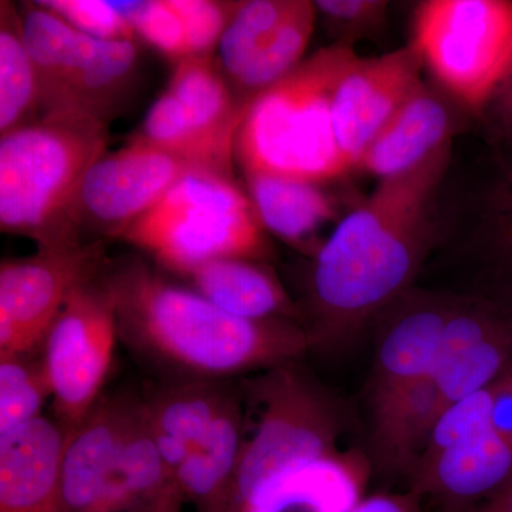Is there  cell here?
I'll return each instance as SVG.
<instances>
[{
  "mask_svg": "<svg viewBox=\"0 0 512 512\" xmlns=\"http://www.w3.org/2000/svg\"><path fill=\"white\" fill-rule=\"evenodd\" d=\"M451 144L407 173L379 181L313 256L303 328L311 349L348 345L409 291L431 245V207Z\"/></svg>",
  "mask_w": 512,
  "mask_h": 512,
  "instance_id": "cell-1",
  "label": "cell"
},
{
  "mask_svg": "<svg viewBox=\"0 0 512 512\" xmlns=\"http://www.w3.org/2000/svg\"><path fill=\"white\" fill-rule=\"evenodd\" d=\"M96 279L113 302L119 338L168 376L232 380L311 349L301 322L229 315L143 258L107 259Z\"/></svg>",
  "mask_w": 512,
  "mask_h": 512,
  "instance_id": "cell-2",
  "label": "cell"
},
{
  "mask_svg": "<svg viewBox=\"0 0 512 512\" xmlns=\"http://www.w3.org/2000/svg\"><path fill=\"white\" fill-rule=\"evenodd\" d=\"M353 45L335 42L255 97L235 138L242 173L323 185L352 168L336 143L332 104Z\"/></svg>",
  "mask_w": 512,
  "mask_h": 512,
  "instance_id": "cell-3",
  "label": "cell"
},
{
  "mask_svg": "<svg viewBox=\"0 0 512 512\" xmlns=\"http://www.w3.org/2000/svg\"><path fill=\"white\" fill-rule=\"evenodd\" d=\"M109 143V124L66 110L0 137V229L39 249L77 247L67 211L87 171Z\"/></svg>",
  "mask_w": 512,
  "mask_h": 512,
  "instance_id": "cell-4",
  "label": "cell"
},
{
  "mask_svg": "<svg viewBox=\"0 0 512 512\" xmlns=\"http://www.w3.org/2000/svg\"><path fill=\"white\" fill-rule=\"evenodd\" d=\"M164 271L188 276L220 259L268 262L272 249L234 175L191 171L121 235Z\"/></svg>",
  "mask_w": 512,
  "mask_h": 512,
  "instance_id": "cell-5",
  "label": "cell"
},
{
  "mask_svg": "<svg viewBox=\"0 0 512 512\" xmlns=\"http://www.w3.org/2000/svg\"><path fill=\"white\" fill-rule=\"evenodd\" d=\"M410 45L448 99L460 109L483 113L510 73L512 2H421L414 10Z\"/></svg>",
  "mask_w": 512,
  "mask_h": 512,
  "instance_id": "cell-6",
  "label": "cell"
},
{
  "mask_svg": "<svg viewBox=\"0 0 512 512\" xmlns=\"http://www.w3.org/2000/svg\"><path fill=\"white\" fill-rule=\"evenodd\" d=\"M242 383L244 400L254 406L258 417L252 436L245 437L234 512L256 485L272 474L338 451L343 431L338 404L295 362L271 367L264 375Z\"/></svg>",
  "mask_w": 512,
  "mask_h": 512,
  "instance_id": "cell-7",
  "label": "cell"
},
{
  "mask_svg": "<svg viewBox=\"0 0 512 512\" xmlns=\"http://www.w3.org/2000/svg\"><path fill=\"white\" fill-rule=\"evenodd\" d=\"M117 336L113 302L94 278L74 289L43 340L55 419L69 433L101 399Z\"/></svg>",
  "mask_w": 512,
  "mask_h": 512,
  "instance_id": "cell-8",
  "label": "cell"
},
{
  "mask_svg": "<svg viewBox=\"0 0 512 512\" xmlns=\"http://www.w3.org/2000/svg\"><path fill=\"white\" fill-rule=\"evenodd\" d=\"M198 170L165 151L128 140L87 171L67 211L77 244L117 238L150 211L180 178Z\"/></svg>",
  "mask_w": 512,
  "mask_h": 512,
  "instance_id": "cell-9",
  "label": "cell"
},
{
  "mask_svg": "<svg viewBox=\"0 0 512 512\" xmlns=\"http://www.w3.org/2000/svg\"><path fill=\"white\" fill-rule=\"evenodd\" d=\"M106 242L39 249L0 265V359L42 348L53 320L77 286L92 281L107 261Z\"/></svg>",
  "mask_w": 512,
  "mask_h": 512,
  "instance_id": "cell-10",
  "label": "cell"
},
{
  "mask_svg": "<svg viewBox=\"0 0 512 512\" xmlns=\"http://www.w3.org/2000/svg\"><path fill=\"white\" fill-rule=\"evenodd\" d=\"M316 12L309 0L239 2L218 45L217 64L242 107L248 110L302 63Z\"/></svg>",
  "mask_w": 512,
  "mask_h": 512,
  "instance_id": "cell-11",
  "label": "cell"
},
{
  "mask_svg": "<svg viewBox=\"0 0 512 512\" xmlns=\"http://www.w3.org/2000/svg\"><path fill=\"white\" fill-rule=\"evenodd\" d=\"M421 70L420 56L407 45L379 57H356L343 73L333 96V130L352 170L377 134L424 86Z\"/></svg>",
  "mask_w": 512,
  "mask_h": 512,
  "instance_id": "cell-12",
  "label": "cell"
},
{
  "mask_svg": "<svg viewBox=\"0 0 512 512\" xmlns=\"http://www.w3.org/2000/svg\"><path fill=\"white\" fill-rule=\"evenodd\" d=\"M511 365V316L488 302H454L431 376L439 390L440 413L490 387Z\"/></svg>",
  "mask_w": 512,
  "mask_h": 512,
  "instance_id": "cell-13",
  "label": "cell"
},
{
  "mask_svg": "<svg viewBox=\"0 0 512 512\" xmlns=\"http://www.w3.org/2000/svg\"><path fill=\"white\" fill-rule=\"evenodd\" d=\"M454 302L456 299L407 291L384 309L389 318L380 328L377 342L372 409L433 376Z\"/></svg>",
  "mask_w": 512,
  "mask_h": 512,
  "instance_id": "cell-14",
  "label": "cell"
},
{
  "mask_svg": "<svg viewBox=\"0 0 512 512\" xmlns=\"http://www.w3.org/2000/svg\"><path fill=\"white\" fill-rule=\"evenodd\" d=\"M370 474L362 451H333L272 474L237 512H349L366 497Z\"/></svg>",
  "mask_w": 512,
  "mask_h": 512,
  "instance_id": "cell-15",
  "label": "cell"
},
{
  "mask_svg": "<svg viewBox=\"0 0 512 512\" xmlns=\"http://www.w3.org/2000/svg\"><path fill=\"white\" fill-rule=\"evenodd\" d=\"M69 434L43 416L0 434V512H60Z\"/></svg>",
  "mask_w": 512,
  "mask_h": 512,
  "instance_id": "cell-16",
  "label": "cell"
},
{
  "mask_svg": "<svg viewBox=\"0 0 512 512\" xmlns=\"http://www.w3.org/2000/svg\"><path fill=\"white\" fill-rule=\"evenodd\" d=\"M124 394L101 397L70 431L64 453L60 512H114Z\"/></svg>",
  "mask_w": 512,
  "mask_h": 512,
  "instance_id": "cell-17",
  "label": "cell"
},
{
  "mask_svg": "<svg viewBox=\"0 0 512 512\" xmlns=\"http://www.w3.org/2000/svg\"><path fill=\"white\" fill-rule=\"evenodd\" d=\"M511 480L512 444L494 427L441 451L410 474L413 493L429 495L444 512L471 510Z\"/></svg>",
  "mask_w": 512,
  "mask_h": 512,
  "instance_id": "cell-18",
  "label": "cell"
},
{
  "mask_svg": "<svg viewBox=\"0 0 512 512\" xmlns=\"http://www.w3.org/2000/svg\"><path fill=\"white\" fill-rule=\"evenodd\" d=\"M234 389L232 380L168 376L143 396L154 440L173 478Z\"/></svg>",
  "mask_w": 512,
  "mask_h": 512,
  "instance_id": "cell-19",
  "label": "cell"
},
{
  "mask_svg": "<svg viewBox=\"0 0 512 512\" xmlns=\"http://www.w3.org/2000/svg\"><path fill=\"white\" fill-rule=\"evenodd\" d=\"M244 393L235 386L201 443L175 470L184 501L198 512H234V491L245 444Z\"/></svg>",
  "mask_w": 512,
  "mask_h": 512,
  "instance_id": "cell-20",
  "label": "cell"
},
{
  "mask_svg": "<svg viewBox=\"0 0 512 512\" xmlns=\"http://www.w3.org/2000/svg\"><path fill=\"white\" fill-rule=\"evenodd\" d=\"M450 103L439 87L424 83L377 134L357 168L384 180L423 164L451 144L454 116Z\"/></svg>",
  "mask_w": 512,
  "mask_h": 512,
  "instance_id": "cell-21",
  "label": "cell"
},
{
  "mask_svg": "<svg viewBox=\"0 0 512 512\" xmlns=\"http://www.w3.org/2000/svg\"><path fill=\"white\" fill-rule=\"evenodd\" d=\"M185 278H190L194 291L229 315L302 323L301 311L268 262L220 259L200 266Z\"/></svg>",
  "mask_w": 512,
  "mask_h": 512,
  "instance_id": "cell-22",
  "label": "cell"
},
{
  "mask_svg": "<svg viewBox=\"0 0 512 512\" xmlns=\"http://www.w3.org/2000/svg\"><path fill=\"white\" fill-rule=\"evenodd\" d=\"M244 177L266 231L301 252H312L315 235L338 215V200L322 185L262 174Z\"/></svg>",
  "mask_w": 512,
  "mask_h": 512,
  "instance_id": "cell-23",
  "label": "cell"
},
{
  "mask_svg": "<svg viewBox=\"0 0 512 512\" xmlns=\"http://www.w3.org/2000/svg\"><path fill=\"white\" fill-rule=\"evenodd\" d=\"M140 70L136 40L89 37L70 82L64 109L89 114L109 124L130 99Z\"/></svg>",
  "mask_w": 512,
  "mask_h": 512,
  "instance_id": "cell-24",
  "label": "cell"
},
{
  "mask_svg": "<svg viewBox=\"0 0 512 512\" xmlns=\"http://www.w3.org/2000/svg\"><path fill=\"white\" fill-rule=\"evenodd\" d=\"M167 92L173 94L192 126L228 156L247 109L238 103L231 86L208 57H187L175 63Z\"/></svg>",
  "mask_w": 512,
  "mask_h": 512,
  "instance_id": "cell-25",
  "label": "cell"
},
{
  "mask_svg": "<svg viewBox=\"0 0 512 512\" xmlns=\"http://www.w3.org/2000/svg\"><path fill=\"white\" fill-rule=\"evenodd\" d=\"M439 416V390L431 377L373 407V443L382 467L410 477Z\"/></svg>",
  "mask_w": 512,
  "mask_h": 512,
  "instance_id": "cell-26",
  "label": "cell"
},
{
  "mask_svg": "<svg viewBox=\"0 0 512 512\" xmlns=\"http://www.w3.org/2000/svg\"><path fill=\"white\" fill-rule=\"evenodd\" d=\"M19 13L23 39L39 83L42 114L63 111L74 70L82 60L89 36L39 2L22 3Z\"/></svg>",
  "mask_w": 512,
  "mask_h": 512,
  "instance_id": "cell-27",
  "label": "cell"
},
{
  "mask_svg": "<svg viewBox=\"0 0 512 512\" xmlns=\"http://www.w3.org/2000/svg\"><path fill=\"white\" fill-rule=\"evenodd\" d=\"M42 116L39 83L18 6L0 2V136Z\"/></svg>",
  "mask_w": 512,
  "mask_h": 512,
  "instance_id": "cell-28",
  "label": "cell"
},
{
  "mask_svg": "<svg viewBox=\"0 0 512 512\" xmlns=\"http://www.w3.org/2000/svg\"><path fill=\"white\" fill-rule=\"evenodd\" d=\"M32 355L0 359V434L42 416L46 400L52 397L45 363Z\"/></svg>",
  "mask_w": 512,
  "mask_h": 512,
  "instance_id": "cell-29",
  "label": "cell"
},
{
  "mask_svg": "<svg viewBox=\"0 0 512 512\" xmlns=\"http://www.w3.org/2000/svg\"><path fill=\"white\" fill-rule=\"evenodd\" d=\"M491 427V387H487L450 404L440 413L416 467Z\"/></svg>",
  "mask_w": 512,
  "mask_h": 512,
  "instance_id": "cell-30",
  "label": "cell"
},
{
  "mask_svg": "<svg viewBox=\"0 0 512 512\" xmlns=\"http://www.w3.org/2000/svg\"><path fill=\"white\" fill-rule=\"evenodd\" d=\"M131 26L137 39L144 40L157 52L175 60V63L191 57L183 19L171 0L143 2L137 15L131 20Z\"/></svg>",
  "mask_w": 512,
  "mask_h": 512,
  "instance_id": "cell-31",
  "label": "cell"
},
{
  "mask_svg": "<svg viewBox=\"0 0 512 512\" xmlns=\"http://www.w3.org/2000/svg\"><path fill=\"white\" fill-rule=\"evenodd\" d=\"M39 3L94 39H137L133 26L107 0H42Z\"/></svg>",
  "mask_w": 512,
  "mask_h": 512,
  "instance_id": "cell-32",
  "label": "cell"
},
{
  "mask_svg": "<svg viewBox=\"0 0 512 512\" xmlns=\"http://www.w3.org/2000/svg\"><path fill=\"white\" fill-rule=\"evenodd\" d=\"M187 32L191 57L212 56L239 2L171 0Z\"/></svg>",
  "mask_w": 512,
  "mask_h": 512,
  "instance_id": "cell-33",
  "label": "cell"
},
{
  "mask_svg": "<svg viewBox=\"0 0 512 512\" xmlns=\"http://www.w3.org/2000/svg\"><path fill=\"white\" fill-rule=\"evenodd\" d=\"M315 6L338 35L336 42L353 45L357 39L383 29L389 3L382 0H319Z\"/></svg>",
  "mask_w": 512,
  "mask_h": 512,
  "instance_id": "cell-34",
  "label": "cell"
},
{
  "mask_svg": "<svg viewBox=\"0 0 512 512\" xmlns=\"http://www.w3.org/2000/svg\"><path fill=\"white\" fill-rule=\"evenodd\" d=\"M490 387L491 424L512 444V365Z\"/></svg>",
  "mask_w": 512,
  "mask_h": 512,
  "instance_id": "cell-35",
  "label": "cell"
},
{
  "mask_svg": "<svg viewBox=\"0 0 512 512\" xmlns=\"http://www.w3.org/2000/svg\"><path fill=\"white\" fill-rule=\"evenodd\" d=\"M349 512H421V498L412 490L404 494H373Z\"/></svg>",
  "mask_w": 512,
  "mask_h": 512,
  "instance_id": "cell-36",
  "label": "cell"
},
{
  "mask_svg": "<svg viewBox=\"0 0 512 512\" xmlns=\"http://www.w3.org/2000/svg\"><path fill=\"white\" fill-rule=\"evenodd\" d=\"M487 109L493 113L497 126L504 133L512 134V77L505 80Z\"/></svg>",
  "mask_w": 512,
  "mask_h": 512,
  "instance_id": "cell-37",
  "label": "cell"
},
{
  "mask_svg": "<svg viewBox=\"0 0 512 512\" xmlns=\"http://www.w3.org/2000/svg\"><path fill=\"white\" fill-rule=\"evenodd\" d=\"M466 512H512V480L493 497Z\"/></svg>",
  "mask_w": 512,
  "mask_h": 512,
  "instance_id": "cell-38",
  "label": "cell"
},
{
  "mask_svg": "<svg viewBox=\"0 0 512 512\" xmlns=\"http://www.w3.org/2000/svg\"><path fill=\"white\" fill-rule=\"evenodd\" d=\"M511 77H512V63H511L510 73H508L507 79H505V80L511 79Z\"/></svg>",
  "mask_w": 512,
  "mask_h": 512,
  "instance_id": "cell-39",
  "label": "cell"
}]
</instances>
